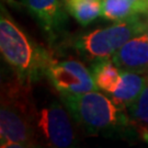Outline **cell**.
Instances as JSON below:
<instances>
[{"label": "cell", "instance_id": "obj_10", "mask_svg": "<svg viewBox=\"0 0 148 148\" xmlns=\"http://www.w3.org/2000/svg\"><path fill=\"white\" fill-rule=\"evenodd\" d=\"M147 27L148 22L135 14L121 21H116L111 27H106V33L114 53L131 38L146 33Z\"/></svg>", "mask_w": 148, "mask_h": 148}, {"label": "cell", "instance_id": "obj_1", "mask_svg": "<svg viewBox=\"0 0 148 148\" xmlns=\"http://www.w3.org/2000/svg\"><path fill=\"white\" fill-rule=\"evenodd\" d=\"M33 82L14 76L1 84L0 140L1 147H38L32 125Z\"/></svg>", "mask_w": 148, "mask_h": 148}, {"label": "cell", "instance_id": "obj_4", "mask_svg": "<svg viewBox=\"0 0 148 148\" xmlns=\"http://www.w3.org/2000/svg\"><path fill=\"white\" fill-rule=\"evenodd\" d=\"M75 121L90 134L112 132L120 127L131 126V120L124 109L98 90L80 95H60Z\"/></svg>", "mask_w": 148, "mask_h": 148}, {"label": "cell", "instance_id": "obj_14", "mask_svg": "<svg viewBox=\"0 0 148 148\" xmlns=\"http://www.w3.org/2000/svg\"><path fill=\"white\" fill-rule=\"evenodd\" d=\"M127 109L131 121L148 127V79L139 97Z\"/></svg>", "mask_w": 148, "mask_h": 148}, {"label": "cell", "instance_id": "obj_3", "mask_svg": "<svg viewBox=\"0 0 148 148\" xmlns=\"http://www.w3.org/2000/svg\"><path fill=\"white\" fill-rule=\"evenodd\" d=\"M31 117L38 146L69 148L76 145L73 116L63 100H57L51 92L37 95L32 89Z\"/></svg>", "mask_w": 148, "mask_h": 148}, {"label": "cell", "instance_id": "obj_5", "mask_svg": "<svg viewBox=\"0 0 148 148\" xmlns=\"http://www.w3.org/2000/svg\"><path fill=\"white\" fill-rule=\"evenodd\" d=\"M49 84L60 95H80L98 90L93 77L82 63L76 59H53L45 71Z\"/></svg>", "mask_w": 148, "mask_h": 148}, {"label": "cell", "instance_id": "obj_7", "mask_svg": "<svg viewBox=\"0 0 148 148\" xmlns=\"http://www.w3.org/2000/svg\"><path fill=\"white\" fill-rule=\"evenodd\" d=\"M148 79V71L122 70L114 89L110 93L113 102L121 109H127L137 99Z\"/></svg>", "mask_w": 148, "mask_h": 148}, {"label": "cell", "instance_id": "obj_9", "mask_svg": "<svg viewBox=\"0 0 148 148\" xmlns=\"http://www.w3.org/2000/svg\"><path fill=\"white\" fill-rule=\"evenodd\" d=\"M76 47L84 56L92 60L112 58L114 55L106 29H98L81 35L76 42Z\"/></svg>", "mask_w": 148, "mask_h": 148}, {"label": "cell", "instance_id": "obj_11", "mask_svg": "<svg viewBox=\"0 0 148 148\" xmlns=\"http://www.w3.org/2000/svg\"><path fill=\"white\" fill-rule=\"evenodd\" d=\"M102 3L103 0H64L67 12L84 27L102 16Z\"/></svg>", "mask_w": 148, "mask_h": 148}, {"label": "cell", "instance_id": "obj_13", "mask_svg": "<svg viewBox=\"0 0 148 148\" xmlns=\"http://www.w3.org/2000/svg\"><path fill=\"white\" fill-rule=\"evenodd\" d=\"M137 13H143L142 9L132 0H103L102 16L104 19L116 22Z\"/></svg>", "mask_w": 148, "mask_h": 148}, {"label": "cell", "instance_id": "obj_6", "mask_svg": "<svg viewBox=\"0 0 148 148\" xmlns=\"http://www.w3.org/2000/svg\"><path fill=\"white\" fill-rule=\"evenodd\" d=\"M112 60L122 70L148 71V35L139 34L119 48Z\"/></svg>", "mask_w": 148, "mask_h": 148}, {"label": "cell", "instance_id": "obj_12", "mask_svg": "<svg viewBox=\"0 0 148 148\" xmlns=\"http://www.w3.org/2000/svg\"><path fill=\"white\" fill-rule=\"evenodd\" d=\"M91 74L98 88L110 95L119 81L122 69L110 58L101 59L92 66Z\"/></svg>", "mask_w": 148, "mask_h": 148}, {"label": "cell", "instance_id": "obj_15", "mask_svg": "<svg viewBox=\"0 0 148 148\" xmlns=\"http://www.w3.org/2000/svg\"><path fill=\"white\" fill-rule=\"evenodd\" d=\"M146 33H147V35H148V27H147V30H146Z\"/></svg>", "mask_w": 148, "mask_h": 148}, {"label": "cell", "instance_id": "obj_2", "mask_svg": "<svg viewBox=\"0 0 148 148\" xmlns=\"http://www.w3.org/2000/svg\"><path fill=\"white\" fill-rule=\"evenodd\" d=\"M0 51L14 74L25 81L35 82L45 74L54 59L48 52L36 47L25 33L1 8L0 16Z\"/></svg>", "mask_w": 148, "mask_h": 148}, {"label": "cell", "instance_id": "obj_8", "mask_svg": "<svg viewBox=\"0 0 148 148\" xmlns=\"http://www.w3.org/2000/svg\"><path fill=\"white\" fill-rule=\"evenodd\" d=\"M23 5L48 33H53L63 22L64 13L59 0H23Z\"/></svg>", "mask_w": 148, "mask_h": 148}, {"label": "cell", "instance_id": "obj_16", "mask_svg": "<svg viewBox=\"0 0 148 148\" xmlns=\"http://www.w3.org/2000/svg\"><path fill=\"white\" fill-rule=\"evenodd\" d=\"M9 1H11V0H9Z\"/></svg>", "mask_w": 148, "mask_h": 148}]
</instances>
